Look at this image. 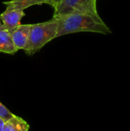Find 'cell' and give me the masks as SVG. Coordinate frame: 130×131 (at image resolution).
<instances>
[{"label":"cell","instance_id":"10","mask_svg":"<svg viewBox=\"0 0 130 131\" xmlns=\"http://www.w3.org/2000/svg\"><path fill=\"white\" fill-rule=\"evenodd\" d=\"M61 0H46L47 2V4L48 5H50L51 7H53L54 8L59 4V2H61Z\"/></svg>","mask_w":130,"mask_h":131},{"label":"cell","instance_id":"9","mask_svg":"<svg viewBox=\"0 0 130 131\" xmlns=\"http://www.w3.org/2000/svg\"><path fill=\"white\" fill-rule=\"evenodd\" d=\"M14 114L0 101V117L4 119L5 121L9 120Z\"/></svg>","mask_w":130,"mask_h":131},{"label":"cell","instance_id":"4","mask_svg":"<svg viewBox=\"0 0 130 131\" xmlns=\"http://www.w3.org/2000/svg\"><path fill=\"white\" fill-rule=\"evenodd\" d=\"M25 15L23 10L6 7L5 10L0 15V19L4 28L8 31H11L21 24V20Z\"/></svg>","mask_w":130,"mask_h":131},{"label":"cell","instance_id":"1","mask_svg":"<svg viewBox=\"0 0 130 131\" xmlns=\"http://www.w3.org/2000/svg\"><path fill=\"white\" fill-rule=\"evenodd\" d=\"M56 18L58 24L57 38L77 32H95L107 35L110 28L99 15L73 13Z\"/></svg>","mask_w":130,"mask_h":131},{"label":"cell","instance_id":"8","mask_svg":"<svg viewBox=\"0 0 130 131\" xmlns=\"http://www.w3.org/2000/svg\"><path fill=\"white\" fill-rule=\"evenodd\" d=\"M6 7H11L25 11V9L34 6L47 4L46 0H9L2 2Z\"/></svg>","mask_w":130,"mask_h":131},{"label":"cell","instance_id":"6","mask_svg":"<svg viewBox=\"0 0 130 131\" xmlns=\"http://www.w3.org/2000/svg\"><path fill=\"white\" fill-rule=\"evenodd\" d=\"M18 50L16 49L10 33V31L2 28L0 29V52L15 54Z\"/></svg>","mask_w":130,"mask_h":131},{"label":"cell","instance_id":"5","mask_svg":"<svg viewBox=\"0 0 130 131\" xmlns=\"http://www.w3.org/2000/svg\"><path fill=\"white\" fill-rule=\"evenodd\" d=\"M31 28V24L19 25L11 31H10L13 43L18 50H24L27 45L30 31Z\"/></svg>","mask_w":130,"mask_h":131},{"label":"cell","instance_id":"11","mask_svg":"<svg viewBox=\"0 0 130 131\" xmlns=\"http://www.w3.org/2000/svg\"><path fill=\"white\" fill-rule=\"evenodd\" d=\"M5 121L0 117V131H4V127H5Z\"/></svg>","mask_w":130,"mask_h":131},{"label":"cell","instance_id":"2","mask_svg":"<svg viewBox=\"0 0 130 131\" xmlns=\"http://www.w3.org/2000/svg\"><path fill=\"white\" fill-rule=\"evenodd\" d=\"M57 21L54 18L44 22L31 24L28 41L23 50L25 53L32 56L39 51L44 45L57 38Z\"/></svg>","mask_w":130,"mask_h":131},{"label":"cell","instance_id":"7","mask_svg":"<svg viewBox=\"0 0 130 131\" xmlns=\"http://www.w3.org/2000/svg\"><path fill=\"white\" fill-rule=\"evenodd\" d=\"M29 128V124L25 120L14 114L5 121L4 131H28Z\"/></svg>","mask_w":130,"mask_h":131},{"label":"cell","instance_id":"12","mask_svg":"<svg viewBox=\"0 0 130 131\" xmlns=\"http://www.w3.org/2000/svg\"><path fill=\"white\" fill-rule=\"evenodd\" d=\"M2 28H4V26L2 25V21L0 19V29H2Z\"/></svg>","mask_w":130,"mask_h":131},{"label":"cell","instance_id":"3","mask_svg":"<svg viewBox=\"0 0 130 131\" xmlns=\"http://www.w3.org/2000/svg\"><path fill=\"white\" fill-rule=\"evenodd\" d=\"M73 13L99 15L97 8V0H61L54 8L53 18Z\"/></svg>","mask_w":130,"mask_h":131}]
</instances>
